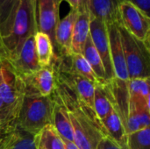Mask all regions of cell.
I'll return each instance as SVG.
<instances>
[{"mask_svg":"<svg viewBox=\"0 0 150 149\" xmlns=\"http://www.w3.org/2000/svg\"><path fill=\"white\" fill-rule=\"evenodd\" d=\"M55 89L63 99L69 116L73 142L79 149H97L106 136L103 128L95 123L80 106L73 90L55 76Z\"/></svg>","mask_w":150,"mask_h":149,"instance_id":"cell-1","label":"cell"},{"mask_svg":"<svg viewBox=\"0 0 150 149\" xmlns=\"http://www.w3.org/2000/svg\"><path fill=\"white\" fill-rule=\"evenodd\" d=\"M37 32V0H19L7 31L0 37L5 58L14 59L24 42Z\"/></svg>","mask_w":150,"mask_h":149,"instance_id":"cell-2","label":"cell"},{"mask_svg":"<svg viewBox=\"0 0 150 149\" xmlns=\"http://www.w3.org/2000/svg\"><path fill=\"white\" fill-rule=\"evenodd\" d=\"M25 86V80L16 73L5 58L0 72V97L4 105L0 119L5 131L16 128V121L23 103Z\"/></svg>","mask_w":150,"mask_h":149,"instance_id":"cell-3","label":"cell"},{"mask_svg":"<svg viewBox=\"0 0 150 149\" xmlns=\"http://www.w3.org/2000/svg\"><path fill=\"white\" fill-rule=\"evenodd\" d=\"M25 93L16 121V128L37 134L52 123V97L39 94L25 83Z\"/></svg>","mask_w":150,"mask_h":149,"instance_id":"cell-4","label":"cell"},{"mask_svg":"<svg viewBox=\"0 0 150 149\" xmlns=\"http://www.w3.org/2000/svg\"><path fill=\"white\" fill-rule=\"evenodd\" d=\"M118 25L129 79L149 78L150 47Z\"/></svg>","mask_w":150,"mask_h":149,"instance_id":"cell-5","label":"cell"},{"mask_svg":"<svg viewBox=\"0 0 150 149\" xmlns=\"http://www.w3.org/2000/svg\"><path fill=\"white\" fill-rule=\"evenodd\" d=\"M120 25L150 47V18L128 1L119 4Z\"/></svg>","mask_w":150,"mask_h":149,"instance_id":"cell-6","label":"cell"},{"mask_svg":"<svg viewBox=\"0 0 150 149\" xmlns=\"http://www.w3.org/2000/svg\"><path fill=\"white\" fill-rule=\"evenodd\" d=\"M90 36L103 62L105 81L108 84H112L115 81V76L111 60L107 25L99 19L91 18L90 23Z\"/></svg>","mask_w":150,"mask_h":149,"instance_id":"cell-7","label":"cell"},{"mask_svg":"<svg viewBox=\"0 0 150 149\" xmlns=\"http://www.w3.org/2000/svg\"><path fill=\"white\" fill-rule=\"evenodd\" d=\"M60 0H37V23L38 32L47 34L56 51L55 30L60 21ZM56 57V56H55Z\"/></svg>","mask_w":150,"mask_h":149,"instance_id":"cell-8","label":"cell"},{"mask_svg":"<svg viewBox=\"0 0 150 149\" xmlns=\"http://www.w3.org/2000/svg\"><path fill=\"white\" fill-rule=\"evenodd\" d=\"M107 31L110 42L111 60L115 76L114 82L120 84H127L129 80V76L125 61L118 24L113 23L107 25Z\"/></svg>","mask_w":150,"mask_h":149,"instance_id":"cell-9","label":"cell"},{"mask_svg":"<svg viewBox=\"0 0 150 149\" xmlns=\"http://www.w3.org/2000/svg\"><path fill=\"white\" fill-rule=\"evenodd\" d=\"M8 61L16 73L23 79H26L35 73L40 66L38 63L35 53L34 35L29 37L22 45L17 56Z\"/></svg>","mask_w":150,"mask_h":149,"instance_id":"cell-10","label":"cell"},{"mask_svg":"<svg viewBox=\"0 0 150 149\" xmlns=\"http://www.w3.org/2000/svg\"><path fill=\"white\" fill-rule=\"evenodd\" d=\"M51 97L53 104L51 126L64 141L73 142V132L67 106L56 89H54Z\"/></svg>","mask_w":150,"mask_h":149,"instance_id":"cell-11","label":"cell"},{"mask_svg":"<svg viewBox=\"0 0 150 149\" xmlns=\"http://www.w3.org/2000/svg\"><path fill=\"white\" fill-rule=\"evenodd\" d=\"M78 11L70 9V11L62 19H60L55 30L56 59L59 57H69L71 53V40L74 25Z\"/></svg>","mask_w":150,"mask_h":149,"instance_id":"cell-12","label":"cell"},{"mask_svg":"<svg viewBox=\"0 0 150 149\" xmlns=\"http://www.w3.org/2000/svg\"><path fill=\"white\" fill-rule=\"evenodd\" d=\"M91 19L96 18L106 25H120V12L118 0H84Z\"/></svg>","mask_w":150,"mask_h":149,"instance_id":"cell-13","label":"cell"},{"mask_svg":"<svg viewBox=\"0 0 150 149\" xmlns=\"http://www.w3.org/2000/svg\"><path fill=\"white\" fill-rule=\"evenodd\" d=\"M101 124L105 129L106 136L112 139L122 148H127V134L116 100L113 102L109 114L101 120Z\"/></svg>","mask_w":150,"mask_h":149,"instance_id":"cell-14","label":"cell"},{"mask_svg":"<svg viewBox=\"0 0 150 149\" xmlns=\"http://www.w3.org/2000/svg\"><path fill=\"white\" fill-rule=\"evenodd\" d=\"M24 80L26 84L44 97L51 96L56 86L55 71L53 65L40 68L31 76Z\"/></svg>","mask_w":150,"mask_h":149,"instance_id":"cell-15","label":"cell"},{"mask_svg":"<svg viewBox=\"0 0 150 149\" xmlns=\"http://www.w3.org/2000/svg\"><path fill=\"white\" fill-rule=\"evenodd\" d=\"M74 25L72 40H71V53L82 54L87 38L90 35L91 16L86 6L80 9Z\"/></svg>","mask_w":150,"mask_h":149,"instance_id":"cell-16","label":"cell"},{"mask_svg":"<svg viewBox=\"0 0 150 149\" xmlns=\"http://www.w3.org/2000/svg\"><path fill=\"white\" fill-rule=\"evenodd\" d=\"M115 97L110 84L98 83L94 90V111L100 120L104 119L110 112Z\"/></svg>","mask_w":150,"mask_h":149,"instance_id":"cell-17","label":"cell"},{"mask_svg":"<svg viewBox=\"0 0 150 149\" xmlns=\"http://www.w3.org/2000/svg\"><path fill=\"white\" fill-rule=\"evenodd\" d=\"M34 46L38 63L40 68L53 65L56 57L49 37L43 32H37L34 34Z\"/></svg>","mask_w":150,"mask_h":149,"instance_id":"cell-18","label":"cell"},{"mask_svg":"<svg viewBox=\"0 0 150 149\" xmlns=\"http://www.w3.org/2000/svg\"><path fill=\"white\" fill-rule=\"evenodd\" d=\"M127 90L129 100L150 109L149 78L129 79Z\"/></svg>","mask_w":150,"mask_h":149,"instance_id":"cell-19","label":"cell"},{"mask_svg":"<svg viewBox=\"0 0 150 149\" xmlns=\"http://www.w3.org/2000/svg\"><path fill=\"white\" fill-rule=\"evenodd\" d=\"M34 145L35 149H66L64 141L51 125L34 135Z\"/></svg>","mask_w":150,"mask_h":149,"instance_id":"cell-20","label":"cell"},{"mask_svg":"<svg viewBox=\"0 0 150 149\" xmlns=\"http://www.w3.org/2000/svg\"><path fill=\"white\" fill-rule=\"evenodd\" d=\"M83 56L85 58V60L88 61L90 66L91 67L95 76L102 84H107L105 81V68L103 66V62L101 61V58L96 50L92 40L91 39V36L87 38V40L84 44L83 52H82Z\"/></svg>","mask_w":150,"mask_h":149,"instance_id":"cell-21","label":"cell"},{"mask_svg":"<svg viewBox=\"0 0 150 149\" xmlns=\"http://www.w3.org/2000/svg\"><path fill=\"white\" fill-rule=\"evenodd\" d=\"M19 0H0V37L7 31Z\"/></svg>","mask_w":150,"mask_h":149,"instance_id":"cell-22","label":"cell"},{"mask_svg":"<svg viewBox=\"0 0 150 149\" xmlns=\"http://www.w3.org/2000/svg\"><path fill=\"white\" fill-rule=\"evenodd\" d=\"M127 149H150V127L127 135Z\"/></svg>","mask_w":150,"mask_h":149,"instance_id":"cell-23","label":"cell"},{"mask_svg":"<svg viewBox=\"0 0 150 149\" xmlns=\"http://www.w3.org/2000/svg\"><path fill=\"white\" fill-rule=\"evenodd\" d=\"M10 149H35L34 135L16 128L15 137Z\"/></svg>","mask_w":150,"mask_h":149,"instance_id":"cell-24","label":"cell"},{"mask_svg":"<svg viewBox=\"0 0 150 149\" xmlns=\"http://www.w3.org/2000/svg\"><path fill=\"white\" fill-rule=\"evenodd\" d=\"M123 1H128L134 4L150 18V0H118L119 3H121Z\"/></svg>","mask_w":150,"mask_h":149,"instance_id":"cell-25","label":"cell"},{"mask_svg":"<svg viewBox=\"0 0 150 149\" xmlns=\"http://www.w3.org/2000/svg\"><path fill=\"white\" fill-rule=\"evenodd\" d=\"M97 149H127L122 148L118 144H116L112 139H110L108 136H105L102 141H100L98 147Z\"/></svg>","mask_w":150,"mask_h":149,"instance_id":"cell-26","label":"cell"},{"mask_svg":"<svg viewBox=\"0 0 150 149\" xmlns=\"http://www.w3.org/2000/svg\"><path fill=\"white\" fill-rule=\"evenodd\" d=\"M60 1L61 2L65 1L66 3L69 4V5L70 6V9L76 10V11H79L83 7L86 6L84 4V0H60Z\"/></svg>","mask_w":150,"mask_h":149,"instance_id":"cell-27","label":"cell"},{"mask_svg":"<svg viewBox=\"0 0 150 149\" xmlns=\"http://www.w3.org/2000/svg\"><path fill=\"white\" fill-rule=\"evenodd\" d=\"M15 130H12L11 131V133H9V135L7 136L6 140L4 141V143L0 146V149H10L12 142H13V140H14V137H15Z\"/></svg>","mask_w":150,"mask_h":149,"instance_id":"cell-28","label":"cell"},{"mask_svg":"<svg viewBox=\"0 0 150 149\" xmlns=\"http://www.w3.org/2000/svg\"><path fill=\"white\" fill-rule=\"evenodd\" d=\"M12 131V130H11ZM11 133V131H1L0 132V146L4 143V141L6 140L7 136L9 135V133Z\"/></svg>","mask_w":150,"mask_h":149,"instance_id":"cell-29","label":"cell"},{"mask_svg":"<svg viewBox=\"0 0 150 149\" xmlns=\"http://www.w3.org/2000/svg\"><path fill=\"white\" fill-rule=\"evenodd\" d=\"M65 142V148L66 149H79L74 142H69V141H64Z\"/></svg>","mask_w":150,"mask_h":149,"instance_id":"cell-30","label":"cell"},{"mask_svg":"<svg viewBox=\"0 0 150 149\" xmlns=\"http://www.w3.org/2000/svg\"><path fill=\"white\" fill-rule=\"evenodd\" d=\"M4 59H5V56L4 54V52H3V49H2V47H1V44H0V72H1V68H2V65H3V61H4Z\"/></svg>","mask_w":150,"mask_h":149,"instance_id":"cell-31","label":"cell"},{"mask_svg":"<svg viewBox=\"0 0 150 149\" xmlns=\"http://www.w3.org/2000/svg\"><path fill=\"white\" fill-rule=\"evenodd\" d=\"M3 106H4V105H3V101H2L1 97H0V113H1V112L3 111Z\"/></svg>","mask_w":150,"mask_h":149,"instance_id":"cell-32","label":"cell"},{"mask_svg":"<svg viewBox=\"0 0 150 149\" xmlns=\"http://www.w3.org/2000/svg\"><path fill=\"white\" fill-rule=\"evenodd\" d=\"M1 131H5V130H4V128H3V123H2V120L0 119V132Z\"/></svg>","mask_w":150,"mask_h":149,"instance_id":"cell-33","label":"cell"}]
</instances>
